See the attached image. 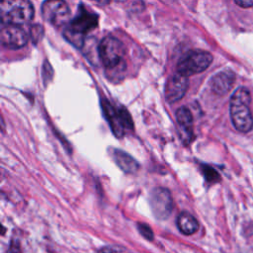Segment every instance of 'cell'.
I'll list each match as a JSON object with an SVG mask.
<instances>
[{
  "label": "cell",
  "mask_w": 253,
  "mask_h": 253,
  "mask_svg": "<svg viewBox=\"0 0 253 253\" xmlns=\"http://www.w3.org/2000/svg\"><path fill=\"white\" fill-rule=\"evenodd\" d=\"M8 253H21L20 248H19V246H18V242L12 243V245L10 246V249H9Z\"/></svg>",
  "instance_id": "cell-18"
},
{
  "label": "cell",
  "mask_w": 253,
  "mask_h": 253,
  "mask_svg": "<svg viewBox=\"0 0 253 253\" xmlns=\"http://www.w3.org/2000/svg\"><path fill=\"white\" fill-rule=\"evenodd\" d=\"M176 119L180 126L186 129L188 133L192 134L193 126V116L191 111L187 107H180L176 111Z\"/></svg>",
  "instance_id": "cell-14"
},
{
  "label": "cell",
  "mask_w": 253,
  "mask_h": 253,
  "mask_svg": "<svg viewBox=\"0 0 253 253\" xmlns=\"http://www.w3.org/2000/svg\"><path fill=\"white\" fill-rule=\"evenodd\" d=\"M138 230L139 232L148 240H152L153 238V233H152V230L151 228L145 224V223H139L138 224Z\"/></svg>",
  "instance_id": "cell-15"
},
{
  "label": "cell",
  "mask_w": 253,
  "mask_h": 253,
  "mask_svg": "<svg viewBox=\"0 0 253 253\" xmlns=\"http://www.w3.org/2000/svg\"><path fill=\"white\" fill-rule=\"evenodd\" d=\"M235 4L243 8H248L253 6V0H235Z\"/></svg>",
  "instance_id": "cell-17"
},
{
  "label": "cell",
  "mask_w": 253,
  "mask_h": 253,
  "mask_svg": "<svg viewBox=\"0 0 253 253\" xmlns=\"http://www.w3.org/2000/svg\"><path fill=\"white\" fill-rule=\"evenodd\" d=\"M97 24L98 15L80 6L77 15L66 25L63 36L70 43L79 48L84 43L86 34L95 29Z\"/></svg>",
  "instance_id": "cell-3"
},
{
  "label": "cell",
  "mask_w": 253,
  "mask_h": 253,
  "mask_svg": "<svg viewBox=\"0 0 253 253\" xmlns=\"http://www.w3.org/2000/svg\"><path fill=\"white\" fill-rule=\"evenodd\" d=\"M205 174H206L207 179H208L209 181H211V182H214V181H216V180L219 179L217 172H215V171H214L213 169H211V168H207V170L205 171Z\"/></svg>",
  "instance_id": "cell-16"
},
{
  "label": "cell",
  "mask_w": 253,
  "mask_h": 253,
  "mask_svg": "<svg viewBox=\"0 0 253 253\" xmlns=\"http://www.w3.org/2000/svg\"><path fill=\"white\" fill-rule=\"evenodd\" d=\"M234 74L231 71H220L211 80V90L217 95L226 94L234 83Z\"/></svg>",
  "instance_id": "cell-11"
},
{
  "label": "cell",
  "mask_w": 253,
  "mask_h": 253,
  "mask_svg": "<svg viewBox=\"0 0 253 253\" xmlns=\"http://www.w3.org/2000/svg\"><path fill=\"white\" fill-rule=\"evenodd\" d=\"M250 102V92L245 87L237 88L230 98V118L234 127L240 132H248L253 127Z\"/></svg>",
  "instance_id": "cell-2"
},
{
  "label": "cell",
  "mask_w": 253,
  "mask_h": 253,
  "mask_svg": "<svg viewBox=\"0 0 253 253\" xmlns=\"http://www.w3.org/2000/svg\"><path fill=\"white\" fill-rule=\"evenodd\" d=\"M102 253H116L113 249H110V248H104L102 250Z\"/></svg>",
  "instance_id": "cell-19"
},
{
  "label": "cell",
  "mask_w": 253,
  "mask_h": 253,
  "mask_svg": "<svg viewBox=\"0 0 253 253\" xmlns=\"http://www.w3.org/2000/svg\"><path fill=\"white\" fill-rule=\"evenodd\" d=\"M188 77L183 76L179 73L171 76L167 81L165 87L166 100L169 103H173L183 98L188 89Z\"/></svg>",
  "instance_id": "cell-9"
},
{
  "label": "cell",
  "mask_w": 253,
  "mask_h": 253,
  "mask_svg": "<svg viewBox=\"0 0 253 253\" xmlns=\"http://www.w3.org/2000/svg\"><path fill=\"white\" fill-rule=\"evenodd\" d=\"M35 14L33 4L27 0H6L0 5L2 25H17L30 22Z\"/></svg>",
  "instance_id": "cell-4"
},
{
  "label": "cell",
  "mask_w": 253,
  "mask_h": 253,
  "mask_svg": "<svg viewBox=\"0 0 253 253\" xmlns=\"http://www.w3.org/2000/svg\"><path fill=\"white\" fill-rule=\"evenodd\" d=\"M212 61V55L206 50L195 49L187 52L177 64V73L191 76L206 70Z\"/></svg>",
  "instance_id": "cell-5"
},
{
  "label": "cell",
  "mask_w": 253,
  "mask_h": 253,
  "mask_svg": "<svg viewBox=\"0 0 253 253\" xmlns=\"http://www.w3.org/2000/svg\"><path fill=\"white\" fill-rule=\"evenodd\" d=\"M98 54L110 80L123 78L126 68V48L119 39L114 36L105 37L98 46Z\"/></svg>",
  "instance_id": "cell-1"
},
{
  "label": "cell",
  "mask_w": 253,
  "mask_h": 253,
  "mask_svg": "<svg viewBox=\"0 0 253 253\" xmlns=\"http://www.w3.org/2000/svg\"><path fill=\"white\" fill-rule=\"evenodd\" d=\"M102 109L104 111V115L106 117L107 122L110 125V127L112 129V131L114 132V134L118 137H121L124 135L125 133V126L120 114L119 109L114 108L111 103L104 99L102 100Z\"/></svg>",
  "instance_id": "cell-10"
},
{
  "label": "cell",
  "mask_w": 253,
  "mask_h": 253,
  "mask_svg": "<svg viewBox=\"0 0 253 253\" xmlns=\"http://www.w3.org/2000/svg\"><path fill=\"white\" fill-rule=\"evenodd\" d=\"M1 44L5 47L16 49L25 46L29 41L28 33L17 25H2L0 32Z\"/></svg>",
  "instance_id": "cell-8"
},
{
  "label": "cell",
  "mask_w": 253,
  "mask_h": 253,
  "mask_svg": "<svg viewBox=\"0 0 253 253\" xmlns=\"http://www.w3.org/2000/svg\"><path fill=\"white\" fill-rule=\"evenodd\" d=\"M150 206L156 218H167L173 210V200L170 192L165 188H155L151 192Z\"/></svg>",
  "instance_id": "cell-7"
},
{
  "label": "cell",
  "mask_w": 253,
  "mask_h": 253,
  "mask_svg": "<svg viewBox=\"0 0 253 253\" xmlns=\"http://www.w3.org/2000/svg\"><path fill=\"white\" fill-rule=\"evenodd\" d=\"M112 156L117 165L126 173H135L139 168L137 161L123 150L114 149L112 151Z\"/></svg>",
  "instance_id": "cell-12"
},
{
  "label": "cell",
  "mask_w": 253,
  "mask_h": 253,
  "mask_svg": "<svg viewBox=\"0 0 253 253\" xmlns=\"http://www.w3.org/2000/svg\"><path fill=\"white\" fill-rule=\"evenodd\" d=\"M42 14L45 21L54 26L67 25L66 23L70 22L69 7L64 1H45L42 6Z\"/></svg>",
  "instance_id": "cell-6"
},
{
  "label": "cell",
  "mask_w": 253,
  "mask_h": 253,
  "mask_svg": "<svg viewBox=\"0 0 253 253\" xmlns=\"http://www.w3.org/2000/svg\"><path fill=\"white\" fill-rule=\"evenodd\" d=\"M177 225L180 231L186 235L195 233L199 228L198 220L187 211H183L178 215Z\"/></svg>",
  "instance_id": "cell-13"
}]
</instances>
